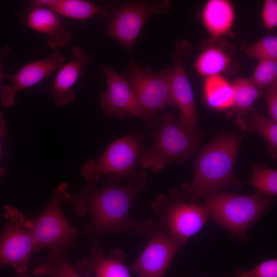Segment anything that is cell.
<instances>
[{"instance_id":"ba28073f","label":"cell","mask_w":277,"mask_h":277,"mask_svg":"<svg viewBox=\"0 0 277 277\" xmlns=\"http://www.w3.org/2000/svg\"><path fill=\"white\" fill-rule=\"evenodd\" d=\"M171 7L167 0L112 2V18L107 29L108 36L132 52L144 24L152 15L166 13Z\"/></svg>"},{"instance_id":"7c38bea8","label":"cell","mask_w":277,"mask_h":277,"mask_svg":"<svg viewBox=\"0 0 277 277\" xmlns=\"http://www.w3.org/2000/svg\"><path fill=\"white\" fill-rule=\"evenodd\" d=\"M102 72L108 85L100 98V105L105 114L121 118L134 116L147 124L153 123L155 115L148 112L141 105L123 75L107 65L103 66Z\"/></svg>"},{"instance_id":"8fae6325","label":"cell","mask_w":277,"mask_h":277,"mask_svg":"<svg viewBox=\"0 0 277 277\" xmlns=\"http://www.w3.org/2000/svg\"><path fill=\"white\" fill-rule=\"evenodd\" d=\"M146 236L148 242L131 269L139 277H163L184 245L167 234L155 220L150 221Z\"/></svg>"},{"instance_id":"d4e9b609","label":"cell","mask_w":277,"mask_h":277,"mask_svg":"<svg viewBox=\"0 0 277 277\" xmlns=\"http://www.w3.org/2000/svg\"><path fill=\"white\" fill-rule=\"evenodd\" d=\"M248 182L256 189L257 193L271 197L277 195V171L275 169L254 166Z\"/></svg>"},{"instance_id":"277c9868","label":"cell","mask_w":277,"mask_h":277,"mask_svg":"<svg viewBox=\"0 0 277 277\" xmlns=\"http://www.w3.org/2000/svg\"><path fill=\"white\" fill-rule=\"evenodd\" d=\"M152 143L142 150L138 164L157 173L166 166L189 158L203 138L200 131L183 128L168 111L152 135Z\"/></svg>"},{"instance_id":"5bb4252c","label":"cell","mask_w":277,"mask_h":277,"mask_svg":"<svg viewBox=\"0 0 277 277\" xmlns=\"http://www.w3.org/2000/svg\"><path fill=\"white\" fill-rule=\"evenodd\" d=\"M65 64L64 56L55 51L48 57L27 64L13 75H5L11 80V84L6 85L2 88L1 103L3 106H12L18 92L39 83Z\"/></svg>"},{"instance_id":"6da1fadb","label":"cell","mask_w":277,"mask_h":277,"mask_svg":"<svg viewBox=\"0 0 277 277\" xmlns=\"http://www.w3.org/2000/svg\"><path fill=\"white\" fill-rule=\"evenodd\" d=\"M147 186V177L141 171L131 179L122 183H111L102 187L88 182L68 202L76 214L87 215L88 224L84 234L93 239L102 238L116 232L137 233L146 236L149 221L142 222L129 215L135 199Z\"/></svg>"},{"instance_id":"f1b7e54d","label":"cell","mask_w":277,"mask_h":277,"mask_svg":"<svg viewBox=\"0 0 277 277\" xmlns=\"http://www.w3.org/2000/svg\"><path fill=\"white\" fill-rule=\"evenodd\" d=\"M261 18L263 26L267 30H271L277 26V1L266 0L263 3Z\"/></svg>"},{"instance_id":"e0dca14e","label":"cell","mask_w":277,"mask_h":277,"mask_svg":"<svg viewBox=\"0 0 277 277\" xmlns=\"http://www.w3.org/2000/svg\"><path fill=\"white\" fill-rule=\"evenodd\" d=\"M27 27L48 36V44L52 49L61 48L69 43L71 34L60 15L43 7H30L21 14Z\"/></svg>"},{"instance_id":"83f0119b","label":"cell","mask_w":277,"mask_h":277,"mask_svg":"<svg viewBox=\"0 0 277 277\" xmlns=\"http://www.w3.org/2000/svg\"><path fill=\"white\" fill-rule=\"evenodd\" d=\"M233 277H277V260L264 261L249 270L239 267L235 270Z\"/></svg>"},{"instance_id":"3957f363","label":"cell","mask_w":277,"mask_h":277,"mask_svg":"<svg viewBox=\"0 0 277 277\" xmlns=\"http://www.w3.org/2000/svg\"><path fill=\"white\" fill-rule=\"evenodd\" d=\"M204 198L209 216L242 242L247 241L248 230L274 203L271 196L257 192L244 195L218 190L205 195Z\"/></svg>"},{"instance_id":"ac0fdd59","label":"cell","mask_w":277,"mask_h":277,"mask_svg":"<svg viewBox=\"0 0 277 277\" xmlns=\"http://www.w3.org/2000/svg\"><path fill=\"white\" fill-rule=\"evenodd\" d=\"M125 253L120 249L105 254L100 246L91 248L88 257L76 263L77 271L84 277H131L124 264Z\"/></svg>"},{"instance_id":"4316f807","label":"cell","mask_w":277,"mask_h":277,"mask_svg":"<svg viewBox=\"0 0 277 277\" xmlns=\"http://www.w3.org/2000/svg\"><path fill=\"white\" fill-rule=\"evenodd\" d=\"M251 80L261 89L277 83V60L259 61Z\"/></svg>"},{"instance_id":"2e32d148","label":"cell","mask_w":277,"mask_h":277,"mask_svg":"<svg viewBox=\"0 0 277 277\" xmlns=\"http://www.w3.org/2000/svg\"><path fill=\"white\" fill-rule=\"evenodd\" d=\"M72 56L57 73L49 90L55 104L60 106L68 104L75 98L72 88L88 67L90 56L81 47L74 46Z\"/></svg>"},{"instance_id":"4dcf8cb0","label":"cell","mask_w":277,"mask_h":277,"mask_svg":"<svg viewBox=\"0 0 277 277\" xmlns=\"http://www.w3.org/2000/svg\"><path fill=\"white\" fill-rule=\"evenodd\" d=\"M7 123L3 113L0 112V155L2 151V141L7 133ZM4 174V170L0 166V181Z\"/></svg>"},{"instance_id":"4fadbf2b","label":"cell","mask_w":277,"mask_h":277,"mask_svg":"<svg viewBox=\"0 0 277 277\" xmlns=\"http://www.w3.org/2000/svg\"><path fill=\"white\" fill-rule=\"evenodd\" d=\"M190 49L186 39L176 43L172 56L171 88L175 105L179 111V123L185 129L193 131L196 129L198 118L192 87L184 64V57L189 52Z\"/></svg>"},{"instance_id":"ffe728a7","label":"cell","mask_w":277,"mask_h":277,"mask_svg":"<svg viewBox=\"0 0 277 277\" xmlns=\"http://www.w3.org/2000/svg\"><path fill=\"white\" fill-rule=\"evenodd\" d=\"M235 17L233 5L227 0H209L201 13L202 24L211 38H221L228 34Z\"/></svg>"},{"instance_id":"44dd1931","label":"cell","mask_w":277,"mask_h":277,"mask_svg":"<svg viewBox=\"0 0 277 277\" xmlns=\"http://www.w3.org/2000/svg\"><path fill=\"white\" fill-rule=\"evenodd\" d=\"M204 95L206 104L214 110H225L233 107L232 83L222 75L205 77Z\"/></svg>"},{"instance_id":"f546056e","label":"cell","mask_w":277,"mask_h":277,"mask_svg":"<svg viewBox=\"0 0 277 277\" xmlns=\"http://www.w3.org/2000/svg\"><path fill=\"white\" fill-rule=\"evenodd\" d=\"M265 90V96L269 116L277 122V83Z\"/></svg>"},{"instance_id":"d6986e66","label":"cell","mask_w":277,"mask_h":277,"mask_svg":"<svg viewBox=\"0 0 277 277\" xmlns=\"http://www.w3.org/2000/svg\"><path fill=\"white\" fill-rule=\"evenodd\" d=\"M31 7L48 8L59 15L77 20H85L95 15L104 18L111 16L112 2L97 5L83 0H34Z\"/></svg>"},{"instance_id":"9c48e42d","label":"cell","mask_w":277,"mask_h":277,"mask_svg":"<svg viewBox=\"0 0 277 277\" xmlns=\"http://www.w3.org/2000/svg\"><path fill=\"white\" fill-rule=\"evenodd\" d=\"M123 75L148 112L155 115L167 106H175L171 88V68L153 71L132 60Z\"/></svg>"},{"instance_id":"52a82bcc","label":"cell","mask_w":277,"mask_h":277,"mask_svg":"<svg viewBox=\"0 0 277 277\" xmlns=\"http://www.w3.org/2000/svg\"><path fill=\"white\" fill-rule=\"evenodd\" d=\"M151 208L157 224L184 245L202 229L209 217L204 204L188 202L170 193L158 195Z\"/></svg>"},{"instance_id":"7402d4cb","label":"cell","mask_w":277,"mask_h":277,"mask_svg":"<svg viewBox=\"0 0 277 277\" xmlns=\"http://www.w3.org/2000/svg\"><path fill=\"white\" fill-rule=\"evenodd\" d=\"M67 252V250L50 251L47 261L33 269L34 273L50 277H82L71 264Z\"/></svg>"},{"instance_id":"8992f818","label":"cell","mask_w":277,"mask_h":277,"mask_svg":"<svg viewBox=\"0 0 277 277\" xmlns=\"http://www.w3.org/2000/svg\"><path fill=\"white\" fill-rule=\"evenodd\" d=\"M142 145L141 137L135 133L116 139L97 160L85 162L82 173L88 182L97 184L103 176L111 183L131 179L138 173L136 166L143 149Z\"/></svg>"},{"instance_id":"5b68a950","label":"cell","mask_w":277,"mask_h":277,"mask_svg":"<svg viewBox=\"0 0 277 277\" xmlns=\"http://www.w3.org/2000/svg\"><path fill=\"white\" fill-rule=\"evenodd\" d=\"M68 184L62 182L55 190L47 206L36 216L26 220L24 226L31 233L34 252L44 248L50 251L68 250L82 233L69 222L62 209L71 194Z\"/></svg>"},{"instance_id":"9a60e30c","label":"cell","mask_w":277,"mask_h":277,"mask_svg":"<svg viewBox=\"0 0 277 277\" xmlns=\"http://www.w3.org/2000/svg\"><path fill=\"white\" fill-rule=\"evenodd\" d=\"M202 51L195 60L196 72L205 77L233 74L239 68L235 48L221 38L206 39L202 45Z\"/></svg>"},{"instance_id":"7a4b0ae2","label":"cell","mask_w":277,"mask_h":277,"mask_svg":"<svg viewBox=\"0 0 277 277\" xmlns=\"http://www.w3.org/2000/svg\"><path fill=\"white\" fill-rule=\"evenodd\" d=\"M241 140L237 133L218 134L198 154L192 182L170 193L196 202L210 192L232 186L238 182L233 168Z\"/></svg>"},{"instance_id":"30bf717a","label":"cell","mask_w":277,"mask_h":277,"mask_svg":"<svg viewBox=\"0 0 277 277\" xmlns=\"http://www.w3.org/2000/svg\"><path fill=\"white\" fill-rule=\"evenodd\" d=\"M6 219L0 237V267L11 266L20 275L30 267L34 244L31 232L24 226L25 217L17 209L4 207Z\"/></svg>"},{"instance_id":"d6a6232c","label":"cell","mask_w":277,"mask_h":277,"mask_svg":"<svg viewBox=\"0 0 277 277\" xmlns=\"http://www.w3.org/2000/svg\"><path fill=\"white\" fill-rule=\"evenodd\" d=\"M24 275L23 277H36V276H31L29 275Z\"/></svg>"},{"instance_id":"cb8c5ba5","label":"cell","mask_w":277,"mask_h":277,"mask_svg":"<svg viewBox=\"0 0 277 277\" xmlns=\"http://www.w3.org/2000/svg\"><path fill=\"white\" fill-rule=\"evenodd\" d=\"M248 127L267 142L268 150L273 159L277 155V122L261 113L251 114L248 119Z\"/></svg>"},{"instance_id":"1f68e13d","label":"cell","mask_w":277,"mask_h":277,"mask_svg":"<svg viewBox=\"0 0 277 277\" xmlns=\"http://www.w3.org/2000/svg\"><path fill=\"white\" fill-rule=\"evenodd\" d=\"M10 49L8 48H3L0 51V89L2 88L1 81L3 77H5V75L4 74V56L7 54L8 52H9Z\"/></svg>"},{"instance_id":"603a6c76","label":"cell","mask_w":277,"mask_h":277,"mask_svg":"<svg viewBox=\"0 0 277 277\" xmlns=\"http://www.w3.org/2000/svg\"><path fill=\"white\" fill-rule=\"evenodd\" d=\"M233 107L240 113L247 112L261 96V90L251 80L238 77L232 83Z\"/></svg>"},{"instance_id":"484cf974","label":"cell","mask_w":277,"mask_h":277,"mask_svg":"<svg viewBox=\"0 0 277 277\" xmlns=\"http://www.w3.org/2000/svg\"><path fill=\"white\" fill-rule=\"evenodd\" d=\"M249 57L258 61L277 60V36L269 34L248 46L245 50Z\"/></svg>"}]
</instances>
